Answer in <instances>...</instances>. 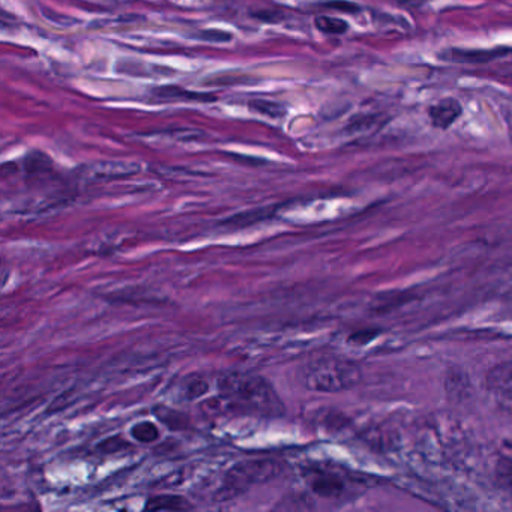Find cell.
<instances>
[{"label":"cell","mask_w":512,"mask_h":512,"mask_svg":"<svg viewBox=\"0 0 512 512\" xmlns=\"http://www.w3.org/2000/svg\"><path fill=\"white\" fill-rule=\"evenodd\" d=\"M376 119L374 116H358V118H353L350 121L349 127H347V131H350V133L364 131L365 128H370L371 125L376 124Z\"/></svg>","instance_id":"obj_20"},{"label":"cell","mask_w":512,"mask_h":512,"mask_svg":"<svg viewBox=\"0 0 512 512\" xmlns=\"http://www.w3.org/2000/svg\"><path fill=\"white\" fill-rule=\"evenodd\" d=\"M322 7L328 8V10L341 11V13L346 14H356L361 11L358 5L353 4V2H347V0H332V2L322 4Z\"/></svg>","instance_id":"obj_18"},{"label":"cell","mask_w":512,"mask_h":512,"mask_svg":"<svg viewBox=\"0 0 512 512\" xmlns=\"http://www.w3.org/2000/svg\"><path fill=\"white\" fill-rule=\"evenodd\" d=\"M461 115H463V107L454 98H443L428 109L431 124L439 130H448Z\"/></svg>","instance_id":"obj_6"},{"label":"cell","mask_w":512,"mask_h":512,"mask_svg":"<svg viewBox=\"0 0 512 512\" xmlns=\"http://www.w3.org/2000/svg\"><path fill=\"white\" fill-rule=\"evenodd\" d=\"M251 112L259 113V115L266 116L269 119H281L286 116L287 110L283 104L277 101L265 100V98H254L248 103Z\"/></svg>","instance_id":"obj_10"},{"label":"cell","mask_w":512,"mask_h":512,"mask_svg":"<svg viewBox=\"0 0 512 512\" xmlns=\"http://www.w3.org/2000/svg\"><path fill=\"white\" fill-rule=\"evenodd\" d=\"M52 160L46 154L40 151L31 152L25 158V170L28 175H41V173H49L52 170Z\"/></svg>","instance_id":"obj_13"},{"label":"cell","mask_w":512,"mask_h":512,"mask_svg":"<svg viewBox=\"0 0 512 512\" xmlns=\"http://www.w3.org/2000/svg\"><path fill=\"white\" fill-rule=\"evenodd\" d=\"M487 386L493 394L502 398H512V365L500 364L487 374Z\"/></svg>","instance_id":"obj_7"},{"label":"cell","mask_w":512,"mask_h":512,"mask_svg":"<svg viewBox=\"0 0 512 512\" xmlns=\"http://www.w3.org/2000/svg\"><path fill=\"white\" fill-rule=\"evenodd\" d=\"M131 436H133L137 442L152 443L160 437V430H158L154 422L143 421L134 425L133 430H131Z\"/></svg>","instance_id":"obj_15"},{"label":"cell","mask_w":512,"mask_h":512,"mask_svg":"<svg viewBox=\"0 0 512 512\" xmlns=\"http://www.w3.org/2000/svg\"><path fill=\"white\" fill-rule=\"evenodd\" d=\"M142 166L136 161H103L85 167V176L92 182L113 181L137 175Z\"/></svg>","instance_id":"obj_4"},{"label":"cell","mask_w":512,"mask_h":512,"mask_svg":"<svg viewBox=\"0 0 512 512\" xmlns=\"http://www.w3.org/2000/svg\"><path fill=\"white\" fill-rule=\"evenodd\" d=\"M158 418L163 424L169 425L173 430H184L188 425L187 418L176 410L167 409V407H157L155 409Z\"/></svg>","instance_id":"obj_16"},{"label":"cell","mask_w":512,"mask_h":512,"mask_svg":"<svg viewBox=\"0 0 512 512\" xmlns=\"http://www.w3.org/2000/svg\"><path fill=\"white\" fill-rule=\"evenodd\" d=\"M208 391L209 382L200 374H193V376L187 377L184 386H182V395L188 401L199 400L203 395L208 394Z\"/></svg>","instance_id":"obj_12"},{"label":"cell","mask_w":512,"mask_h":512,"mask_svg":"<svg viewBox=\"0 0 512 512\" xmlns=\"http://www.w3.org/2000/svg\"><path fill=\"white\" fill-rule=\"evenodd\" d=\"M311 490L319 496L332 497L340 494L341 482L328 475H314L310 478Z\"/></svg>","instance_id":"obj_11"},{"label":"cell","mask_w":512,"mask_h":512,"mask_svg":"<svg viewBox=\"0 0 512 512\" xmlns=\"http://www.w3.org/2000/svg\"><path fill=\"white\" fill-rule=\"evenodd\" d=\"M191 508L193 505L178 494H160L151 497L145 505L148 511H188Z\"/></svg>","instance_id":"obj_9"},{"label":"cell","mask_w":512,"mask_h":512,"mask_svg":"<svg viewBox=\"0 0 512 512\" xmlns=\"http://www.w3.org/2000/svg\"><path fill=\"white\" fill-rule=\"evenodd\" d=\"M511 52L512 49L509 47H497V49L490 50L446 49L439 53V59L445 62H454V64H488V62L503 58Z\"/></svg>","instance_id":"obj_5"},{"label":"cell","mask_w":512,"mask_h":512,"mask_svg":"<svg viewBox=\"0 0 512 512\" xmlns=\"http://www.w3.org/2000/svg\"><path fill=\"white\" fill-rule=\"evenodd\" d=\"M254 19L260 20L263 23H269V25H277V23H281L284 20L283 13L280 11H256V13L251 14Z\"/></svg>","instance_id":"obj_19"},{"label":"cell","mask_w":512,"mask_h":512,"mask_svg":"<svg viewBox=\"0 0 512 512\" xmlns=\"http://www.w3.org/2000/svg\"><path fill=\"white\" fill-rule=\"evenodd\" d=\"M196 40L206 41V43H229L233 35L229 32L217 31V29H208V31L196 32L193 35Z\"/></svg>","instance_id":"obj_17"},{"label":"cell","mask_w":512,"mask_h":512,"mask_svg":"<svg viewBox=\"0 0 512 512\" xmlns=\"http://www.w3.org/2000/svg\"><path fill=\"white\" fill-rule=\"evenodd\" d=\"M362 373L358 364L340 356H322L305 365L302 382L314 392H343L361 382Z\"/></svg>","instance_id":"obj_2"},{"label":"cell","mask_w":512,"mask_h":512,"mask_svg":"<svg viewBox=\"0 0 512 512\" xmlns=\"http://www.w3.org/2000/svg\"><path fill=\"white\" fill-rule=\"evenodd\" d=\"M218 391L224 406L235 413L263 418H280L286 413L274 386L257 374L227 371L218 379Z\"/></svg>","instance_id":"obj_1"},{"label":"cell","mask_w":512,"mask_h":512,"mask_svg":"<svg viewBox=\"0 0 512 512\" xmlns=\"http://www.w3.org/2000/svg\"><path fill=\"white\" fill-rule=\"evenodd\" d=\"M283 472L280 461L272 458H257V460L241 461L235 464L224 476L223 484L218 491V502H227L244 494L254 485L266 484L277 478Z\"/></svg>","instance_id":"obj_3"},{"label":"cell","mask_w":512,"mask_h":512,"mask_svg":"<svg viewBox=\"0 0 512 512\" xmlns=\"http://www.w3.org/2000/svg\"><path fill=\"white\" fill-rule=\"evenodd\" d=\"M316 28L326 35H343L349 31V23L337 17L319 16L314 20Z\"/></svg>","instance_id":"obj_14"},{"label":"cell","mask_w":512,"mask_h":512,"mask_svg":"<svg viewBox=\"0 0 512 512\" xmlns=\"http://www.w3.org/2000/svg\"><path fill=\"white\" fill-rule=\"evenodd\" d=\"M152 94L157 98H163V100L199 101V103H212L217 100L215 95L190 92L181 86H160V88L152 89Z\"/></svg>","instance_id":"obj_8"}]
</instances>
